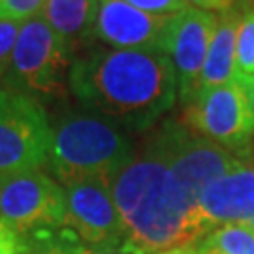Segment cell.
I'll use <instances>...</instances> for the list:
<instances>
[{"label":"cell","instance_id":"cell-17","mask_svg":"<svg viewBox=\"0 0 254 254\" xmlns=\"http://www.w3.org/2000/svg\"><path fill=\"white\" fill-rule=\"evenodd\" d=\"M47 0H0V19L6 21H28L44 9Z\"/></svg>","mask_w":254,"mask_h":254},{"label":"cell","instance_id":"cell-2","mask_svg":"<svg viewBox=\"0 0 254 254\" xmlns=\"http://www.w3.org/2000/svg\"><path fill=\"white\" fill-rule=\"evenodd\" d=\"M132 254H160L194 243L209 228L177 187L162 153L149 139L109 179Z\"/></svg>","mask_w":254,"mask_h":254},{"label":"cell","instance_id":"cell-10","mask_svg":"<svg viewBox=\"0 0 254 254\" xmlns=\"http://www.w3.org/2000/svg\"><path fill=\"white\" fill-rule=\"evenodd\" d=\"M66 226L85 247H123L125 226L109 181L87 179L64 187Z\"/></svg>","mask_w":254,"mask_h":254},{"label":"cell","instance_id":"cell-9","mask_svg":"<svg viewBox=\"0 0 254 254\" xmlns=\"http://www.w3.org/2000/svg\"><path fill=\"white\" fill-rule=\"evenodd\" d=\"M217 28V15L200 8H189L170 17L162 51L173 64L177 92L183 106H189L200 89V77Z\"/></svg>","mask_w":254,"mask_h":254},{"label":"cell","instance_id":"cell-16","mask_svg":"<svg viewBox=\"0 0 254 254\" xmlns=\"http://www.w3.org/2000/svg\"><path fill=\"white\" fill-rule=\"evenodd\" d=\"M236 77L243 81L254 79V9H245L237 30Z\"/></svg>","mask_w":254,"mask_h":254},{"label":"cell","instance_id":"cell-27","mask_svg":"<svg viewBox=\"0 0 254 254\" xmlns=\"http://www.w3.org/2000/svg\"><path fill=\"white\" fill-rule=\"evenodd\" d=\"M247 162H251L249 166H253V168H254V143H253V147H251V153H249V156H247Z\"/></svg>","mask_w":254,"mask_h":254},{"label":"cell","instance_id":"cell-12","mask_svg":"<svg viewBox=\"0 0 254 254\" xmlns=\"http://www.w3.org/2000/svg\"><path fill=\"white\" fill-rule=\"evenodd\" d=\"M200 215L207 228L241 224L254 230V168L241 162L203 190Z\"/></svg>","mask_w":254,"mask_h":254},{"label":"cell","instance_id":"cell-4","mask_svg":"<svg viewBox=\"0 0 254 254\" xmlns=\"http://www.w3.org/2000/svg\"><path fill=\"white\" fill-rule=\"evenodd\" d=\"M0 218L17 234L23 249L72 234L66 226L64 189L40 172L0 181Z\"/></svg>","mask_w":254,"mask_h":254},{"label":"cell","instance_id":"cell-5","mask_svg":"<svg viewBox=\"0 0 254 254\" xmlns=\"http://www.w3.org/2000/svg\"><path fill=\"white\" fill-rule=\"evenodd\" d=\"M185 123L192 132L247 162L254 143L249 83L236 77L234 81L200 91L189 106H185Z\"/></svg>","mask_w":254,"mask_h":254},{"label":"cell","instance_id":"cell-13","mask_svg":"<svg viewBox=\"0 0 254 254\" xmlns=\"http://www.w3.org/2000/svg\"><path fill=\"white\" fill-rule=\"evenodd\" d=\"M245 9L239 4H234L230 9L217 15V28L211 40L207 59L203 64L200 77V89H211L236 79V47L237 30L241 25Z\"/></svg>","mask_w":254,"mask_h":254},{"label":"cell","instance_id":"cell-20","mask_svg":"<svg viewBox=\"0 0 254 254\" xmlns=\"http://www.w3.org/2000/svg\"><path fill=\"white\" fill-rule=\"evenodd\" d=\"M81 247L83 245L75 239L73 234H68V236H63L53 241L42 243V245L23 249L21 254H79Z\"/></svg>","mask_w":254,"mask_h":254},{"label":"cell","instance_id":"cell-8","mask_svg":"<svg viewBox=\"0 0 254 254\" xmlns=\"http://www.w3.org/2000/svg\"><path fill=\"white\" fill-rule=\"evenodd\" d=\"M151 139L170 166L177 187L196 207L211 183L241 164L228 149L192 132L177 121H166Z\"/></svg>","mask_w":254,"mask_h":254},{"label":"cell","instance_id":"cell-22","mask_svg":"<svg viewBox=\"0 0 254 254\" xmlns=\"http://www.w3.org/2000/svg\"><path fill=\"white\" fill-rule=\"evenodd\" d=\"M187 2L192 4L194 8L205 9V11H218V13L226 11L236 4V0H187Z\"/></svg>","mask_w":254,"mask_h":254},{"label":"cell","instance_id":"cell-3","mask_svg":"<svg viewBox=\"0 0 254 254\" xmlns=\"http://www.w3.org/2000/svg\"><path fill=\"white\" fill-rule=\"evenodd\" d=\"M134 154L121 125L98 113H68L53 130L49 166L64 187L87 179L109 181Z\"/></svg>","mask_w":254,"mask_h":254},{"label":"cell","instance_id":"cell-1","mask_svg":"<svg viewBox=\"0 0 254 254\" xmlns=\"http://www.w3.org/2000/svg\"><path fill=\"white\" fill-rule=\"evenodd\" d=\"M68 83L83 108L130 130L151 128L177 98V75L162 51L91 49L72 61Z\"/></svg>","mask_w":254,"mask_h":254},{"label":"cell","instance_id":"cell-19","mask_svg":"<svg viewBox=\"0 0 254 254\" xmlns=\"http://www.w3.org/2000/svg\"><path fill=\"white\" fill-rule=\"evenodd\" d=\"M127 2L141 11L160 15V17H172L189 8L187 0H127Z\"/></svg>","mask_w":254,"mask_h":254},{"label":"cell","instance_id":"cell-18","mask_svg":"<svg viewBox=\"0 0 254 254\" xmlns=\"http://www.w3.org/2000/svg\"><path fill=\"white\" fill-rule=\"evenodd\" d=\"M19 30H21V25L17 21L0 19V79H4V75H6L9 59H11L13 47L17 42Z\"/></svg>","mask_w":254,"mask_h":254},{"label":"cell","instance_id":"cell-14","mask_svg":"<svg viewBox=\"0 0 254 254\" xmlns=\"http://www.w3.org/2000/svg\"><path fill=\"white\" fill-rule=\"evenodd\" d=\"M100 0H47L42 17L72 51L94 38Z\"/></svg>","mask_w":254,"mask_h":254},{"label":"cell","instance_id":"cell-24","mask_svg":"<svg viewBox=\"0 0 254 254\" xmlns=\"http://www.w3.org/2000/svg\"><path fill=\"white\" fill-rule=\"evenodd\" d=\"M160 254H200V251H198L196 243H189V245L177 247V249H172V251H166V253Z\"/></svg>","mask_w":254,"mask_h":254},{"label":"cell","instance_id":"cell-15","mask_svg":"<svg viewBox=\"0 0 254 254\" xmlns=\"http://www.w3.org/2000/svg\"><path fill=\"white\" fill-rule=\"evenodd\" d=\"M200 254H254V230L241 224L211 228L194 241Z\"/></svg>","mask_w":254,"mask_h":254},{"label":"cell","instance_id":"cell-11","mask_svg":"<svg viewBox=\"0 0 254 254\" xmlns=\"http://www.w3.org/2000/svg\"><path fill=\"white\" fill-rule=\"evenodd\" d=\"M168 23L170 17L141 11L127 0H100L94 38L121 51H162Z\"/></svg>","mask_w":254,"mask_h":254},{"label":"cell","instance_id":"cell-21","mask_svg":"<svg viewBox=\"0 0 254 254\" xmlns=\"http://www.w3.org/2000/svg\"><path fill=\"white\" fill-rule=\"evenodd\" d=\"M23 245L19 236L0 218V254H21Z\"/></svg>","mask_w":254,"mask_h":254},{"label":"cell","instance_id":"cell-25","mask_svg":"<svg viewBox=\"0 0 254 254\" xmlns=\"http://www.w3.org/2000/svg\"><path fill=\"white\" fill-rule=\"evenodd\" d=\"M243 9H254V0H236Z\"/></svg>","mask_w":254,"mask_h":254},{"label":"cell","instance_id":"cell-23","mask_svg":"<svg viewBox=\"0 0 254 254\" xmlns=\"http://www.w3.org/2000/svg\"><path fill=\"white\" fill-rule=\"evenodd\" d=\"M79 254H132L125 247H81Z\"/></svg>","mask_w":254,"mask_h":254},{"label":"cell","instance_id":"cell-7","mask_svg":"<svg viewBox=\"0 0 254 254\" xmlns=\"http://www.w3.org/2000/svg\"><path fill=\"white\" fill-rule=\"evenodd\" d=\"M53 130L34 96L0 91V181L38 172L49 160Z\"/></svg>","mask_w":254,"mask_h":254},{"label":"cell","instance_id":"cell-6","mask_svg":"<svg viewBox=\"0 0 254 254\" xmlns=\"http://www.w3.org/2000/svg\"><path fill=\"white\" fill-rule=\"evenodd\" d=\"M72 47L47 25L42 15L21 25L17 42L9 59L4 83L9 91L53 94L63 87L73 61Z\"/></svg>","mask_w":254,"mask_h":254},{"label":"cell","instance_id":"cell-26","mask_svg":"<svg viewBox=\"0 0 254 254\" xmlns=\"http://www.w3.org/2000/svg\"><path fill=\"white\" fill-rule=\"evenodd\" d=\"M249 83V94H251V106H253V115H254V79H251Z\"/></svg>","mask_w":254,"mask_h":254}]
</instances>
